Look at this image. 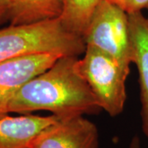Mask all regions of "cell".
Here are the masks:
<instances>
[{"label":"cell","mask_w":148,"mask_h":148,"mask_svg":"<svg viewBox=\"0 0 148 148\" xmlns=\"http://www.w3.org/2000/svg\"><path fill=\"white\" fill-rule=\"evenodd\" d=\"M86 46L107 53L130 69L132 49L128 13L110 0H104L83 36Z\"/></svg>","instance_id":"277c9868"},{"label":"cell","mask_w":148,"mask_h":148,"mask_svg":"<svg viewBox=\"0 0 148 148\" xmlns=\"http://www.w3.org/2000/svg\"><path fill=\"white\" fill-rule=\"evenodd\" d=\"M8 19V1L0 0V26Z\"/></svg>","instance_id":"7c38bea8"},{"label":"cell","mask_w":148,"mask_h":148,"mask_svg":"<svg viewBox=\"0 0 148 148\" xmlns=\"http://www.w3.org/2000/svg\"><path fill=\"white\" fill-rule=\"evenodd\" d=\"M11 25L32 24L58 19L63 9L62 0H8Z\"/></svg>","instance_id":"9c48e42d"},{"label":"cell","mask_w":148,"mask_h":148,"mask_svg":"<svg viewBox=\"0 0 148 148\" xmlns=\"http://www.w3.org/2000/svg\"><path fill=\"white\" fill-rule=\"evenodd\" d=\"M58 53L28 54L0 63V115L8 114V105L21 87L42 73L59 57Z\"/></svg>","instance_id":"8992f818"},{"label":"cell","mask_w":148,"mask_h":148,"mask_svg":"<svg viewBox=\"0 0 148 148\" xmlns=\"http://www.w3.org/2000/svg\"><path fill=\"white\" fill-rule=\"evenodd\" d=\"M63 9L59 20L73 34L82 37L95 11L104 0H62Z\"/></svg>","instance_id":"30bf717a"},{"label":"cell","mask_w":148,"mask_h":148,"mask_svg":"<svg viewBox=\"0 0 148 148\" xmlns=\"http://www.w3.org/2000/svg\"><path fill=\"white\" fill-rule=\"evenodd\" d=\"M128 148H142L141 146V141H140V138H138V136H134L132 138L130 144H129V147Z\"/></svg>","instance_id":"4fadbf2b"},{"label":"cell","mask_w":148,"mask_h":148,"mask_svg":"<svg viewBox=\"0 0 148 148\" xmlns=\"http://www.w3.org/2000/svg\"><path fill=\"white\" fill-rule=\"evenodd\" d=\"M132 63L137 66L140 86L143 133L148 140V18L142 12L128 13Z\"/></svg>","instance_id":"52a82bcc"},{"label":"cell","mask_w":148,"mask_h":148,"mask_svg":"<svg viewBox=\"0 0 148 148\" xmlns=\"http://www.w3.org/2000/svg\"><path fill=\"white\" fill-rule=\"evenodd\" d=\"M79 58V70L92 90L101 110L111 117L121 114L127 100L126 80L130 69L90 46Z\"/></svg>","instance_id":"3957f363"},{"label":"cell","mask_w":148,"mask_h":148,"mask_svg":"<svg viewBox=\"0 0 148 148\" xmlns=\"http://www.w3.org/2000/svg\"><path fill=\"white\" fill-rule=\"evenodd\" d=\"M79 57L63 55L24 85L8 105V114L48 111L60 118L84 115L100 109L79 70Z\"/></svg>","instance_id":"6da1fadb"},{"label":"cell","mask_w":148,"mask_h":148,"mask_svg":"<svg viewBox=\"0 0 148 148\" xmlns=\"http://www.w3.org/2000/svg\"><path fill=\"white\" fill-rule=\"evenodd\" d=\"M56 115L39 116L31 114L0 115V148H29L32 142L45 127L57 122Z\"/></svg>","instance_id":"ba28073f"},{"label":"cell","mask_w":148,"mask_h":148,"mask_svg":"<svg viewBox=\"0 0 148 148\" xmlns=\"http://www.w3.org/2000/svg\"><path fill=\"white\" fill-rule=\"evenodd\" d=\"M121 7L127 13L142 12L148 8V0H110Z\"/></svg>","instance_id":"8fae6325"},{"label":"cell","mask_w":148,"mask_h":148,"mask_svg":"<svg viewBox=\"0 0 148 148\" xmlns=\"http://www.w3.org/2000/svg\"><path fill=\"white\" fill-rule=\"evenodd\" d=\"M147 11H148V8H147ZM147 18H148V15H147Z\"/></svg>","instance_id":"5bb4252c"},{"label":"cell","mask_w":148,"mask_h":148,"mask_svg":"<svg viewBox=\"0 0 148 148\" xmlns=\"http://www.w3.org/2000/svg\"><path fill=\"white\" fill-rule=\"evenodd\" d=\"M85 50L83 38L66 30L59 18L0 28V63L41 53L79 57Z\"/></svg>","instance_id":"7a4b0ae2"},{"label":"cell","mask_w":148,"mask_h":148,"mask_svg":"<svg viewBox=\"0 0 148 148\" xmlns=\"http://www.w3.org/2000/svg\"><path fill=\"white\" fill-rule=\"evenodd\" d=\"M29 148H99V132L84 115L60 118L40 132Z\"/></svg>","instance_id":"5b68a950"}]
</instances>
